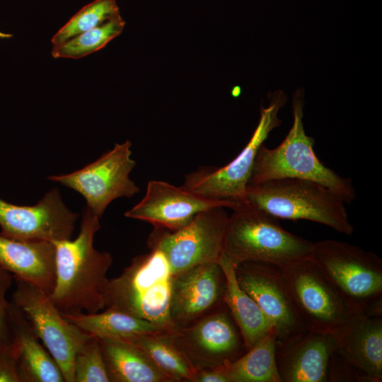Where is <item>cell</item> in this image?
<instances>
[{
    "instance_id": "cell-32",
    "label": "cell",
    "mask_w": 382,
    "mask_h": 382,
    "mask_svg": "<svg viewBox=\"0 0 382 382\" xmlns=\"http://www.w3.org/2000/svg\"><path fill=\"white\" fill-rule=\"evenodd\" d=\"M11 37V34L5 33L0 31V38H10Z\"/></svg>"
},
{
    "instance_id": "cell-8",
    "label": "cell",
    "mask_w": 382,
    "mask_h": 382,
    "mask_svg": "<svg viewBox=\"0 0 382 382\" xmlns=\"http://www.w3.org/2000/svg\"><path fill=\"white\" fill-rule=\"evenodd\" d=\"M224 208L202 211L175 231L154 228L147 245L150 250H158L164 255L172 274L198 265L218 262L229 217Z\"/></svg>"
},
{
    "instance_id": "cell-27",
    "label": "cell",
    "mask_w": 382,
    "mask_h": 382,
    "mask_svg": "<svg viewBox=\"0 0 382 382\" xmlns=\"http://www.w3.org/2000/svg\"><path fill=\"white\" fill-rule=\"evenodd\" d=\"M120 16L115 0H95L81 8L52 37L53 46Z\"/></svg>"
},
{
    "instance_id": "cell-17",
    "label": "cell",
    "mask_w": 382,
    "mask_h": 382,
    "mask_svg": "<svg viewBox=\"0 0 382 382\" xmlns=\"http://www.w3.org/2000/svg\"><path fill=\"white\" fill-rule=\"evenodd\" d=\"M337 348L335 332L308 330L285 345H276V361L282 382H326Z\"/></svg>"
},
{
    "instance_id": "cell-26",
    "label": "cell",
    "mask_w": 382,
    "mask_h": 382,
    "mask_svg": "<svg viewBox=\"0 0 382 382\" xmlns=\"http://www.w3.org/2000/svg\"><path fill=\"white\" fill-rule=\"evenodd\" d=\"M125 22L119 16L100 25L52 47L54 58L78 59L103 49L122 32Z\"/></svg>"
},
{
    "instance_id": "cell-25",
    "label": "cell",
    "mask_w": 382,
    "mask_h": 382,
    "mask_svg": "<svg viewBox=\"0 0 382 382\" xmlns=\"http://www.w3.org/2000/svg\"><path fill=\"white\" fill-rule=\"evenodd\" d=\"M167 332L139 335L125 342L139 348L171 382H194L196 370L173 343Z\"/></svg>"
},
{
    "instance_id": "cell-19",
    "label": "cell",
    "mask_w": 382,
    "mask_h": 382,
    "mask_svg": "<svg viewBox=\"0 0 382 382\" xmlns=\"http://www.w3.org/2000/svg\"><path fill=\"white\" fill-rule=\"evenodd\" d=\"M336 352L369 376L382 381V318L351 314L337 331Z\"/></svg>"
},
{
    "instance_id": "cell-29",
    "label": "cell",
    "mask_w": 382,
    "mask_h": 382,
    "mask_svg": "<svg viewBox=\"0 0 382 382\" xmlns=\"http://www.w3.org/2000/svg\"><path fill=\"white\" fill-rule=\"evenodd\" d=\"M13 282V275L0 266V361L16 378L13 368V337L9 316V301L6 298V293Z\"/></svg>"
},
{
    "instance_id": "cell-28",
    "label": "cell",
    "mask_w": 382,
    "mask_h": 382,
    "mask_svg": "<svg viewBox=\"0 0 382 382\" xmlns=\"http://www.w3.org/2000/svg\"><path fill=\"white\" fill-rule=\"evenodd\" d=\"M75 382H110L99 339L90 336L74 361Z\"/></svg>"
},
{
    "instance_id": "cell-31",
    "label": "cell",
    "mask_w": 382,
    "mask_h": 382,
    "mask_svg": "<svg viewBox=\"0 0 382 382\" xmlns=\"http://www.w3.org/2000/svg\"><path fill=\"white\" fill-rule=\"evenodd\" d=\"M17 382L15 376L0 361V382Z\"/></svg>"
},
{
    "instance_id": "cell-3",
    "label": "cell",
    "mask_w": 382,
    "mask_h": 382,
    "mask_svg": "<svg viewBox=\"0 0 382 382\" xmlns=\"http://www.w3.org/2000/svg\"><path fill=\"white\" fill-rule=\"evenodd\" d=\"M232 210L221 256L235 265L246 261L283 265L312 257L313 242L284 229L279 219L248 202Z\"/></svg>"
},
{
    "instance_id": "cell-16",
    "label": "cell",
    "mask_w": 382,
    "mask_h": 382,
    "mask_svg": "<svg viewBox=\"0 0 382 382\" xmlns=\"http://www.w3.org/2000/svg\"><path fill=\"white\" fill-rule=\"evenodd\" d=\"M231 204L207 199L169 183L151 180L141 200L124 214L125 217L149 222L154 228L177 231L188 224L199 212Z\"/></svg>"
},
{
    "instance_id": "cell-10",
    "label": "cell",
    "mask_w": 382,
    "mask_h": 382,
    "mask_svg": "<svg viewBox=\"0 0 382 382\" xmlns=\"http://www.w3.org/2000/svg\"><path fill=\"white\" fill-rule=\"evenodd\" d=\"M11 301L19 308L59 367L65 382H75L74 361L91 335L67 320L50 296L40 288L13 277Z\"/></svg>"
},
{
    "instance_id": "cell-21",
    "label": "cell",
    "mask_w": 382,
    "mask_h": 382,
    "mask_svg": "<svg viewBox=\"0 0 382 382\" xmlns=\"http://www.w3.org/2000/svg\"><path fill=\"white\" fill-rule=\"evenodd\" d=\"M218 263L226 281L224 303L240 330L247 351L274 329L256 302L238 283L235 265L224 256Z\"/></svg>"
},
{
    "instance_id": "cell-13",
    "label": "cell",
    "mask_w": 382,
    "mask_h": 382,
    "mask_svg": "<svg viewBox=\"0 0 382 382\" xmlns=\"http://www.w3.org/2000/svg\"><path fill=\"white\" fill-rule=\"evenodd\" d=\"M296 312L308 330L337 331L352 314L312 257L280 265Z\"/></svg>"
},
{
    "instance_id": "cell-22",
    "label": "cell",
    "mask_w": 382,
    "mask_h": 382,
    "mask_svg": "<svg viewBox=\"0 0 382 382\" xmlns=\"http://www.w3.org/2000/svg\"><path fill=\"white\" fill-rule=\"evenodd\" d=\"M99 341L110 382H171L135 345L120 340Z\"/></svg>"
},
{
    "instance_id": "cell-23",
    "label": "cell",
    "mask_w": 382,
    "mask_h": 382,
    "mask_svg": "<svg viewBox=\"0 0 382 382\" xmlns=\"http://www.w3.org/2000/svg\"><path fill=\"white\" fill-rule=\"evenodd\" d=\"M62 315L88 335L100 340L127 341L139 335L168 331L147 320L110 308L92 313Z\"/></svg>"
},
{
    "instance_id": "cell-15",
    "label": "cell",
    "mask_w": 382,
    "mask_h": 382,
    "mask_svg": "<svg viewBox=\"0 0 382 382\" xmlns=\"http://www.w3.org/2000/svg\"><path fill=\"white\" fill-rule=\"evenodd\" d=\"M226 289L225 274L218 262L173 274L170 318L173 328L185 326L224 303Z\"/></svg>"
},
{
    "instance_id": "cell-20",
    "label": "cell",
    "mask_w": 382,
    "mask_h": 382,
    "mask_svg": "<svg viewBox=\"0 0 382 382\" xmlns=\"http://www.w3.org/2000/svg\"><path fill=\"white\" fill-rule=\"evenodd\" d=\"M55 251L53 242L19 241L0 233V266L48 295L55 284Z\"/></svg>"
},
{
    "instance_id": "cell-14",
    "label": "cell",
    "mask_w": 382,
    "mask_h": 382,
    "mask_svg": "<svg viewBox=\"0 0 382 382\" xmlns=\"http://www.w3.org/2000/svg\"><path fill=\"white\" fill-rule=\"evenodd\" d=\"M79 214L69 209L59 190L47 191L37 204L16 205L0 197L1 233L24 241L71 239Z\"/></svg>"
},
{
    "instance_id": "cell-12",
    "label": "cell",
    "mask_w": 382,
    "mask_h": 382,
    "mask_svg": "<svg viewBox=\"0 0 382 382\" xmlns=\"http://www.w3.org/2000/svg\"><path fill=\"white\" fill-rule=\"evenodd\" d=\"M241 287L256 302L276 335V345L285 346L304 335L308 330L293 303L280 265L260 261L235 265Z\"/></svg>"
},
{
    "instance_id": "cell-18",
    "label": "cell",
    "mask_w": 382,
    "mask_h": 382,
    "mask_svg": "<svg viewBox=\"0 0 382 382\" xmlns=\"http://www.w3.org/2000/svg\"><path fill=\"white\" fill-rule=\"evenodd\" d=\"M13 368L18 382H63L57 364L22 311L9 301Z\"/></svg>"
},
{
    "instance_id": "cell-24",
    "label": "cell",
    "mask_w": 382,
    "mask_h": 382,
    "mask_svg": "<svg viewBox=\"0 0 382 382\" xmlns=\"http://www.w3.org/2000/svg\"><path fill=\"white\" fill-rule=\"evenodd\" d=\"M223 370L228 382H282L276 361L274 330Z\"/></svg>"
},
{
    "instance_id": "cell-7",
    "label": "cell",
    "mask_w": 382,
    "mask_h": 382,
    "mask_svg": "<svg viewBox=\"0 0 382 382\" xmlns=\"http://www.w3.org/2000/svg\"><path fill=\"white\" fill-rule=\"evenodd\" d=\"M312 258L352 314L382 297V260L374 253L335 240L313 243Z\"/></svg>"
},
{
    "instance_id": "cell-6",
    "label": "cell",
    "mask_w": 382,
    "mask_h": 382,
    "mask_svg": "<svg viewBox=\"0 0 382 382\" xmlns=\"http://www.w3.org/2000/svg\"><path fill=\"white\" fill-rule=\"evenodd\" d=\"M286 100L283 91L270 93L269 105L261 107L258 124L238 156L223 167L203 166L186 174L181 187L202 198L228 203L231 209L246 202V189L257 153L270 133L282 124L278 113Z\"/></svg>"
},
{
    "instance_id": "cell-30",
    "label": "cell",
    "mask_w": 382,
    "mask_h": 382,
    "mask_svg": "<svg viewBox=\"0 0 382 382\" xmlns=\"http://www.w3.org/2000/svg\"><path fill=\"white\" fill-rule=\"evenodd\" d=\"M194 382H228L223 369L197 370Z\"/></svg>"
},
{
    "instance_id": "cell-11",
    "label": "cell",
    "mask_w": 382,
    "mask_h": 382,
    "mask_svg": "<svg viewBox=\"0 0 382 382\" xmlns=\"http://www.w3.org/2000/svg\"><path fill=\"white\" fill-rule=\"evenodd\" d=\"M131 148L129 140L115 144L111 150L82 168L67 174L52 175L47 179L81 194L86 207L101 219L113 200L131 198L139 192V187L130 178L136 166Z\"/></svg>"
},
{
    "instance_id": "cell-5",
    "label": "cell",
    "mask_w": 382,
    "mask_h": 382,
    "mask_svg": "<svg viewBox=\"0 0 382 382\" xmlns=\"http://www.w3.org/2000/svg\"><path fill=\"white\" fill-rule=\"evenodd\" d=\"M246 202L277 219L308 220L352 235L345 202L327 187L301 178H279L248 185Z\"/></svg>"
},
{
    "instance_id": "cell-9",
    "label": "cell",
    "mask_w": 382,
    "mask_h": 382,
    "mask_svg": "<svg viewBox=\"0 0 382 382\" xmlns=\"http://www.w3.org/2000/svg\"><path fill=\"white\" fill-rule=\"evenodd\" d=\"M166 334L196 371L224 369L246 352L240 330L225 303Z\"/></svg>"
},
{
    "instance_id": "cell-1",
    "label": "cell",
    "mask_w": 382,
    "mask_h": 382,
    "mask_svg": "<svg viewBox=\"0 0 382 382\" xmlns=\"http://www.w3.org/2000/svg\"><path fill=\"white\" fill-rule=\"evenodd\" d=\"M74 240L54 241L55 284L50 297L62 314L92 313L105 309L104 290L112 255L94 247L98 217L86 206Z\"/></svg>"
},
{
    "instance_id": "cell-2",
    "label": "cell",
    "mask_w": 382,
    "mask_h": 382,
    "mask_svg": "<svg viewBox=\"0 0 382 382\" xmlns=\"http://www.w3.org/2000/svg\"><path fill=\"white\" fill-rule=\"evenodd\" d=\"M303 89L296 90L292 96L293 124L282 142L269 149L260 147L248 185L279 178H301L318 183L351 204L356 192L349 178L341 177L326 167L316 155L314 139L306 135L303 123Z\"/></svg>"
},
{
    "instance_id": "cell-4",
    "label": "cell",
    "mask_w": 382,
    "mask_h": 382,
    "mask_svg": "<svg viewBox=\"0 0 382 382\" xmlns=\"http://www.w3.org/2000/svg\"><path fill=\"white\" fill-rule=\"evenodd\" d=\"M172 273L164 255L151 249L131 260L117 277L108 279L105 308L123 312L159 325L173 328L170 318Z\"/></svg>"
}]
</instances>
